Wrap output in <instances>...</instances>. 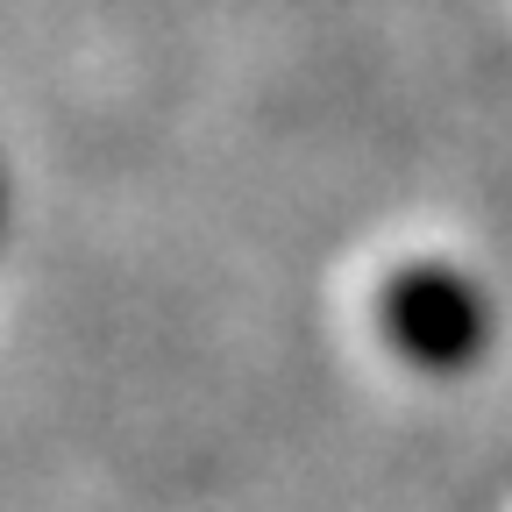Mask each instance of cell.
Masks as SVG:
<instances>
[{
	"instance_id": "cell-1",
	"label": "cell",
	"mask_w": 512,
	"mask_h": 512,
	"mask_svg": "<svg viewBox=\"0 0 512 512\" xmlns=\"http://www.w3.org/2000/svg\"><path fill=\"white\" fill-rule=\"evenodd\" d=\"M377 320H384V342L420 370H463L484 356V335H491V306H484L477 278L456 264L392 271L377 292Z\"/></svg>"
}]
</instances>
